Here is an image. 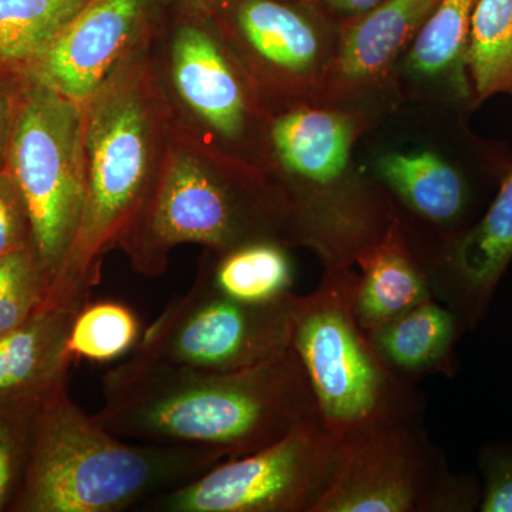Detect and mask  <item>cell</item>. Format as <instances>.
Instances as JSON below:
<instances>
[{
    "label": "cell",
    "mask_w": 512,
    "mask_h": 512,
    "mask_svg": "<svg viewBox=\"0 0 512 512\" xmlns=\"http://www.w3.org/2000/svg\"><path fill=\"white\" fill-rule=\"evenodd\" d=\"M94 414L121 439L255 453L318 416L311 383L292 348L258 365L211 372L133 352L104 373Z\"/></svg>",
    "instance_id": "6da1fadb"
},
{
    "label": "cell",
    "mask_w": 512,
    "mask_h": 512,
    "mask_svg": "<svg viewBox=\"0 0 512 512\" xmlns=\"http://www.w3.org/2000/svg\"><path fill=\"white\" fill-rule=\"evenodd\" d=\"M86 197L79 232L49 302L84 306L156 184L170 119L146 40L84 103Z\"/></svg>",
    "instance_id": "7a4b0ae2"
},
{
    "label": "cell",
    "mask_w": 512,
    "mask_h": 512,
    "mask_svg": "<svg viewBox=\"0 0 512 512\" xmlns=\"http://www.w3.org/2000/svg\"><path fill=\"white\" fill-rule=\"evenodd\" d=\"M224 460L207 448L121 439L84 412L66 386L33 417L28 467L12 512L126 511Z\"/></svg>",
    "instance_id": "3957f363"
},
{
    "label": "cell",
    "mask_w": 512,
    "mask_h": 512,
    "mask_svg": "<svg viewBox=\"0 0 512 512\" xmlns=\"http://www.w3.org/2000/svg\"><path fill=\"white\" fill-rule=\"evenodd\" d=\"M255 241L291 245L278 185L218 165L204 148L178 136L168 138L153 191L120 248L137 274L157 278L180 245L221 254Z\"/></svg>",
    "instance_id": "277c9868"
},
{
    "label": "cell",
    "mask_w": 512,
    "mask_h": 512,
    "mask_svg": "<svg viewBox=\"0 0 512 512\" xmlns=\"http://www.w3.org/2000/svg\"><path fill=\"white\" fill-rule=\"evenodd\" d=\"M357 276L352 266L325 269L315 291L292 298L291 348L335 440L370 421L424 412L414 382L384 362L359 325Z\"/></svg>",
    "instance_id": "5b68a950"
},
{
    "label": "cell",
    "mask_w": 512,
    "mask_h": 512,
    "mask_svg": "<svg viewBox=\"0 0 512 512\" xmlns=\"http://www.w3.org/2000/svg\"><path fill=\"white\" fill-rule=\"evenodd\" d=\"M423 413L362 424L336 440L332 474L313 512H473L476 474H456Z\"/></svg>",
    "instance_id": "8992f818"
},
{
    "label": "cell",
    "mask_w": 512,
    "mask_h": 512,
    "mask_svg": "<svg viewBox=\"0 0 512 512\" xmlns=\"http://www.w3.org/2000/svg\"><path fill=\"white\" fill-rule=\"evenodd\" d=\"M6 167L25 198L32 249L50 296L82 221L86 197L82 104L36 77H23Z\"/></svg>",
    "instance_id": "52a82bcc"
},
{
    "label": "cell",
    "mask_w": 512,
    "mask_h": 512,
    "mask_svg": "<svg viewBox=\"0 0 512 512\" xmlns=\"http://www.w3.org/2000/svg\"><path fill=\"white\" fill-rule=\"evenodd\" d=\"M245 303L225 295L200 262L194 284L165 306L134 352L164 362L234 372L291 348L292 298Z\"/></svg>",
    "instance_id": "ba28073f"
},
{
    "label": "cell",
    "mask_w": 512,
    "mask_h": 512,
    "mask_svg": "<svg viewBox=\"0 0 512 512\" xmlns=\"http://www.w3.org/2000/svg\"><path fill=\"white\" fill-rule=\"evenodd\" d=\"M336 440L319 417L255 453L227 458L140 505L148 512H313L329 484Z\"/></svg>",
    "instance_id": "9c48e42d"
},
{
    "label": "cell",
    "mask_w": 512,
    "mask_h": 512,
    "mask_svg": "<svg viewBox=\"0 0 512 512\" xmlns=\"http://www.w3.org/2000/svg\"><path fill=\"white\" fill-rule=\"evenodd\" d=\"M239 56L255 86L318 100L339 28L284 0H232Z\"/></svg>",
    "instance_id": "30bf717a"
},
{
    "label": "cell",
    "mask_w": 512,
    "mask_h": 512,
    "mask_svg": "<svg viewBox=\"0 0 512 512\" xmlns=\"http://www.w3.org/2000/svg\"><path fill=\"white\" fill-rule=\"evenodd\" d=\"M205 16L192 15L171 42V80L181 103L220 140L239 143L254 123L256 86Z\"/></svg>",
    "instance_id": "8fae6325"
},
{
    "label": "cell",
    "mask_w": 512,
    "mask_h": 512,
    "mask_svg": "<svg viewBox=\"0 0 512 512\" xmlns=\"http://www.w3.org/2000/svg\"><path fill=\"white\" fill-rule=\"evenodd\" d=\"M154 0H89L29 76L84 103L146 40Z\"/></svg>",
    "instance_id": "7c38bea8"
},
{
    "label": "cell",
    "mask_w": 512,
    "mask_h": 512,
    "mask_svg": "<svg viewBox=\"0 0 512 512\" xmlns=\"http://www.w3.org/2000/svg\"><path fill=\"white\" fill-rule=\"evenodd\" d=\"M437 3L439 0H384L369 12L345 20L318 101L338 106L384 89L399 57L409 52Z\"/></svg>",
    "instance_id": "4fadbf2b"
},
{
    "label": "cell",
    "mask_w": 512,
    "mask_h": 512,
    "mask_svg": "<svg viewBox=\"0 0 512 512\" xmlns=\"http://www.w3.org/2000/svg\"><path fill=\"white\" fill-rule=\"evenodd\" d=\"M512 262V163L490 207L426 265L434 298L460 316L468 330L487 315Z\"/></svg>",
    "instance_id": "5bb4252c"
},
{
    "label": "cell",
    "mask_w": 512,
    "mask_h": 512,
    "mask_svg": "<svg viewBox=\"0 0 512 512\" xmlns=\"http://www.w3.org/2000/svg\"><path fill=\"white\" fill-rule=\"evenodd\" d=\"M80 309L47 302L28 322L0 336V412L33 417L69 386V335Z\"/></svg>",
    "instance_id": "9a60e30c"
},
{
    "label": "cell",
    "mask_w": 512,
    "mask_h": 512,
    "mask_svg": "<svg viewBox=\"0 0 512 512\" xmlns=\"http://www.w3.org/2000/svg\"><path fill=\"white\" fill-rule=\"evenodd\" d=\"M355 264V313L367 333L434 298L426 265L393 214L383 237Z\"/></svg>",
    "instance_id": "2e32d148"
},
{
    "label": "cell",
    "mask_w": 512,
    "mask_h": 512,
    "mask_svg": "<svg viewBox=\"0 0 512 512\" xmlns=\"http://www.w3.org/2000/svg\"><path fill=\"white\" fill-rule=\"evenodd\" d=\"M376 173L404 207L420 220L440 228H470L473 190L466 175L431 151L389 153L376 163ZM458 235V237H460Z\"/></svg>",
    "instance_id": "e0dca14e"
},
{
    "label": "cell",
    "mask_w": 512,
    "mask_h": 512,
    "mask_svg": "<svg viewBox=\"0 0 512 512\" xmlns=\"http://www.w3.org/2000/svg\"><path fill=\"white\" fill-rule=\"evenodd\" d=\"M467 330L453 309L431 298L367 335L384 362L414 382L433 373H454L456 346Z\"/></svg>",
    "instance_id": "ac0fdd59"
},
{
    "label": "cell",
    "mask_w": 512,
    "mask_h": 512,
    "mask_svg": "<svg viewBox=\"0 0 512 512\" xmlns=\"http://www.w3.org/2000/svg\"><path fill=\"white\" fill-rule=\"evenodd\" d=\"M478 0H439L406 53L407 72L436 84L451 99H471L466 53L471 18Z\"/></svg>",
    "instance_id": "d6986e66"
},
{
    "label": "cell",
    "mask_w": 512,
    "mask_h": 512,
    "mask_svg": "<svg viewBox=\"0 0 512 512\" xmlns=\"http://www.w3.org/2000/svg\"><path fill=\"white\" fill-rule=\"evenodd\" d=\"M89 0H0V79H22Z\"/></svg>",
    "instance_id": "ffe728a7"
},
{
    "label": "cell",
    "mask_w": 512,
    "mask_h": 512,
    "mask_svg": "<svg viewBox=\"0 0 512 512\" xmlns=\"http://www.w3.org/2000/svg\"><path fill=\"white\" fill-rule=\"evenodd\" d=\"M202 261L215 286L237 301L261 305L293 292V266L282 242H249L221 254L207 251Z\"/></svg>",
    "instance_id": "44dd1931"
},
{
    "label": "cell",
    "mask_w": 512,
    "mask_h": 512,
    "mask_svg": "<svg viewBox=\"0 0 512 512\" xmlns=\"http://www.w3.org/2000/svg\"><path fill=\"white\" fill-rule=\"evenodd\" d=\"M473 106L512 96V0H478L466 53Z\"/></svg>",
    "instance_id": "7402d4cb"
},
{
    "label": "cell",
    "mask_w": 512,
    "mask_h": 512,
    "mask_svg": "<svg viewBox=\"0 0 512 512\" xmlns=\"http://www.w3.org/2000/svg\"><path fill=\"white\" fill-rule=\"evenodd\" d=\"M140 339V320L124 303L89 302L74 316L69 350L74 362H111L136 349Z\"/></svg>",
    "instance_id": "603a6c76"
},
{
    "label": "cell",
    "mask_w": 512,
    "mask_h": 512,
    "mask_svg": "<svg viewBox=\"0 0 512 512\" xmlns=\"http://www.w3.org/2000/svg\"><path fill=\"white\" fill-rule=\"evenodd\" d=\"M49 301V285L32 248L0 259V336L28 322Z\"/></svg>",
    "instance_id": "cb8c5ba5"
},
{
    "label": "cell",
    "mask_w": 512,
    "mask_h": 512,
    "mask_svg": "<svg viewBox=\"0 0 512 512\" xmlns=\"http://www.w3.org/2000/svg\"><path fill=\"white\" fill-rule=\"evenodd\" d=\"M33 417L0 412V512H12L25 480Z\"/></svg>",
    "instance_id": "d4e9b609"
},
{
    "label": "cell",
    "mask_w": 512,
    "mask_h": 512,
    "mask_svg": "<svg viewBox=\"0 0 512 512\" xmlns=\"http://www.w3.org/2000/svg\"><path fill=\"white\" fill-rule=\"evenodd\" d=\"M481 501L478 511L512 512V441H493L478 451Z\"/></svg>",
    "instance_id": "484cf974"
},
{
    "label": "cell",
    "mask_w": 512,
    "mask_h": 512,
    "mask_svg": "<svg viewBox=\"0 0 512 512\" xmlns=\"http://www.w3.org/2000/svg\"><path fill=\"white\" fill-rule=\"evenodd\" d=\"M26 248H32L29 211L5 164L0 167V259Z\"/></svg>",
    "instance_id": "4316f807"
},
{
    "label": "cell",
    "mask_w": 512,
    "mask_h": 512,
    "mask_svg": "<svg viewBox=\"0 0 512 512\" xmlns=\"http://www.w3.org/2000/svg\"><path fill=\"white\" fill-rule=\"evenodd\" d=\"M22 79H0V167L6 164L10 133L18 107Z\"/></svg>",
    "instance_id": "83f0119b"
},
{
    "label": "cell",
    "mask_w": 512,
    "mask_h": 512,
    "mask_svg": "<svg viewBox=\"0 0 512 512\" xmlns=\"http://www.w3.org/2000/svg\"><path fill=\"white\" fill-rule=\"evenodd\" d=\"M330 15L343 20L356 18L376 8L384 0H318Z\"/></svg>",
    "instance_id": "f1b7e54d"
},
{
    "label": "cell",
    "mask_w": 512,
    "mask_h": 512,
    "mask_svg": "<svg viewBox=\"0 0 512 512\" xmlns=\"http://www.w3.org/2000/svg\"><path fill=\"white\" fill-rule=\"evenodd\" d=\"M168 2L177 3L191 15L208 16L227 8L232 0H168Z\"/></svg>",
    "instance_id": "f546056e"
}]
</instances>
